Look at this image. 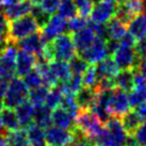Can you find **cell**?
Segmentation results:
<instances>
[{
  "label": "cell",
  "mask_w": 146,
  "mask_h": 146,
  "mask_svg": "<svg viewBox=\"0 0 146 146\" xmlns=\"http://www.w3.org/2000/svg\"><path fill=\"white\" fill-rule=\"evenodd\" d=\"M126 137L127 133L121 119L115 116H111L106 122L102 131L89 140L93 143L94 146H123Z\"/></svg>",
  "instance_id": "6da1fadb"
},
{
  "label": "cell",
  "mask_w": 146,
  "mask_h": 146,
  "mask_svg": "<svg viewBox=\"0 0 146 146\" xmlns=\"http://www.w3.org/2000/svg\"><path fill=\"white\" fill-rule=\"evenodd\" d=\"M75 127L81 132L85 138L91 139L102 130L105 124L97 117L90 108L81 109L79 108L77 114L74 118Z\"/></svg>",
  "instance_id": "7a4b0ae2"
},
{
  "label": "cell",
  "mask_w": 146,
  "mask_h": 146,
  "mask_svg": "<svg viewBox=\"0 0 146 146\" xmlns=\"http://www.w3.org/2000/svg\"><path fill=\"white\" fill-rule=\"evenodd\" d=\"M38 30L40 27L31 14L18 17L16 19L9 21V41L16 43L17 41L36 32Z\"/></svg>",
  "instance_id": "3957f363"
},
{
  "label": "cell",
  "mask_w": 146,
  "mask_h": 146,
  "mask_svg": "<svg viewBox=\"0 0 146 146\" xmlns=\"http://www.w3.org/2000/svg\"><path fill=\"white\" fill-rule=\"evenodd\" d=\"M53 60L68 62L77 53L72 34L62 33L49 42Z\"/></svg>",
  "instance_id": "277c9868"
},
{
  "label": "cell",
  "mask_w": 146,
  "mask_h": 146,
  "mask_svg": "<svg viewBox=\"0 0 146 146\" xmlns=\"http://www.w3.org/2000/svg\"><path fill=\"white\" fill-rule=\"evenodd\" d=\"M8 91L3 98V106L7 108L14 109L23 102L27 100L29 95V89L25 84L23 79L13 77L9 80Z\"/></svg>",
  "instance_id": "5b68a950"
},
{
  "label": "cell",
  "mask_w": 146,
  "mask_h": 146,
  "mask_svg": "<svg viewBox=\"0 0 146 146\" xmlns=\"http://www.w3.org/2000/svg\"><path fill=\"white\" fill-rule=\"evenodd\" d=\"M18 47L15 43L9 42L2 52L0 53V78L11 80L16 74V56Z\"/></svg>",
  "instance_id": "8992f818"
},
{
  "label": "cell",
  "mask_w": 146,
  "mask_h": 146,
  "mask_svg": "<svg viewBox=\"0 0 146 146\" xmlns=\"http://www.w3.org/2000/svg\"><path fill=\"white\" fill-rule=\"evenodd\" d=\"M112 54H113L114 62L116 63L119 69H137L141 62L137 58L133 47H131V46L118 44V46Z\"/></svg>",
  "instance_id": "52a82bcc"
},
{
  "label": "cell",
  "mask_w": 146,
  "mask_h": 146,
  "mask_svg": "<svg viewBox=\"0 0 146 146\" xmlns=\"http://www.w3.org/2000/svg\"><path fill=\"white\" fill-rule=\"evenodd\" d=\"M117 3L114 0H94L90 17L93 21L106 24L115 14Z\"/></svg>",
  "instance_id": "ba28073f"
},
{
  "label": "cell",
  "mask_w": 146,
  "mask_h": 146,
  "mask_svg": "<svg viewBox=\"0 0 146 146\" xmlns=\"http://www.w3.org/2000/svg\"><path fill=\"white\" fill-rule=\"evenodd\" d=\"M67 31V21L59 14H52L47 24L40 29V34L45 43L52 41L54 37Z\"/></svg>",
  "instance_id": "9c48e42d"
},
{
  "label": "cell",
  "mask_w": 146,
  "mask_h": 146,
  "mask_svg": "<svg viewBox=\"0 0 146 146\" xmlns=\"http://www.w3.org/2000/svg\"><path fill=\"white\" fill-rule=\"evenodd\" d=\"M129 110L130 105L127 92L115 88L111 96V99H110L109 106H108V111L110 115L121 118Z\"/></svg>",
  "instance_id": "30bf717a"
},
{
  "label": "cell",
  "mask_w": 146,
  "mask_h": 146,
  "mask_svg": "<svg viewBox=\"0 0 146 146\" xmlns=\"http://www.w3.org/2000/svg\"><path fill=\"white\" fill-rule=\"evenodd\" d=\"M106 42L107 41L100 37H95L93 43L82 52L79 53V56L83 58L89 64H96L97 62L105 59L107 56H109Z\"/></svg>",
  "instance_id": "8fae6325"
},
{
  "label": "cell",
  "mask_w": 146,
  "mask_h": 146,
  "mask_svg": "<svg viewBox=\"0 0 146 146\" xmlns=\"http://www.w3.org/2000/svg\"><path fill=\"white\" fill-rule=\"evenodd\" d=\"M46 145H65L68 146L74 141L72 130L63 129L57 126H49L45 130Z\"/></svg>",
  "instance_id": "7c38bea8"
},
{
  "label": "cell",
  "mask_w": 146,
  "mask_h": 146,
  "mask_svg": "<svg viewBox=\"0 0 146 146\" xmlns=\"http://www.w3.org/2000/svg\"><path fill=\"white\" fill-rule=\"evenodd\" d=\"M15 44L21 50L28 51V52L32 53V54H34L36 57V56H40L43 52V49H44V46L46 43L42 40V36L41 34H40V30H38L36 32L32 33V34H30L28 36L17 41Z\"/></svg>",
  "instance_id": "4fadbf2b"
},
{
  "label": "cell",
  "mask_w": 146,
  "mask_h": 146,
  "mask_svg": "<svg viewBox=\"0 0 146 146\" xmlns=\"http://www.w3.org/2000/svg\"><path fill=\"white\" fill-rule=\"evenodd\" d=\"M72 37H73L74 45L76 47L77 52L80 53L93 43L94 38L96 37V35H95L93 30L86 25L84 28L80 29V30H78L76 32H73Z\"/></svg>",
  "instance_id": "5bb4252c"
},
{
  "label": "cell",
  "mask_w": 146,
  "mask_h": 146,
  "mask_svg": "<svg viewBox=\"0 0 146 146\" xmlns=\"http://www.w3.org/2000/svg\"><path fill=\"white\" fill-rule=\"evenodd\" d=\"M36 57L32 53L19 50L17 51L16 56V75L18 77H24L27 73H29L35 66Z\"/></svg>",
  "instance_id": "9a60e30c"
},
{
  "label": "cell",
  "mask_w": 146,
  "mask_h": 146,
  "mask_svg": "<svg viewBox=\"0 0 146 146\" xmlns=\"http://www.w3.org/2000/svg\"><path fill=\"white\" fill-rule=\"evenodd\" d=\"M51 123L57 127L67 130H72L75 126L74 116L61 106L51 110Z\"/></svg>",
  "instance_id": "2e32d148"
},
{
  "label": "cell",
  "mask_w": 146,
  "mask_h": 146,
  "mask_svg": "<svg viewBox=\"0 0 146 146\" xmlns=\"http://www.w3.org/2000/svg\"><path fill=\"white\" fill-rule=\"evenodd\" d=\"M32 7L33 3L31 1H29V0H21L19 2H17L15 4L4 7L3 13L5 17H7V19L10 21H13V19H16L18 17L30 14L31 10H32Z\"/></svg>",
  "instance_id": "e0dca14e"
},
{
  "label": "cell",
  "mask_w": 146,
  "mask_h": 146,
  "mask_svg": "<svg viewBox=\"0 0 146 146\" xmlns=\"http://www.w3.org/2000/svg\"><path fill=\"white\" fill-rule=\"evenodd\" d=\"M15 114L17 116V119L19 122L21 127H28L30 124L33 122V113H34V106L29 102L25 100L21 104L17 106L16 108H14Z\"/></svg>",
  "instance_id": "ac0fdd59"
},
{
  "label": "cell",
  "mask_w": 146,
  "mask_h": 146,
  "mask_svg": "<svg viewBox=\"0 0 146 146\" xmlns=\"http://www.w3.org/2000/svg\"><path fill=\"white\" fill-rule=\"evenodd\" d=\"M114 83L115 88L123 90L125 92H130L134 89L133 85V69L127 68L118 70L117 74L114 76Z\"/></svg>",
  "instance_id": "d6986e66"
},
{
  "label": "cell",
  "mask_w": 146,
  "mask_h": 146,
  "mask_svg": "<svg viewBox=\"0 0 146 146\" xmlns=\"http://www.w3.org/2000/svg\"><path fill=\"white\" fill-rule=\"evenodd\" d=\"M96 90L92 86H82L81 89L75 94V99L79 108L81 109H86L91 108L96 98Z\"/></svg>",
  "instance_id": "ffe728a7"
},
{
  "label": "cell",
  "mask_w": 146,
  "mask_h": 146,
  "mask_svg": "<svg viewBox=\"0 0 146 146\" xmlns=\"http://www.w3.org/2000/svg\"><path fill=\"white\" fill-rule=\"evenodd\" d=\"M96 72H97L98 78H105V77H111L113 78L119 68L117 67L116 63L114 62L113 58L107 56L105 59L100 60L95 65Z\"/></svg>",
  "instance_id": "44dd1931"
},
{
  "label": "cell",
  "mask_w": 146,
  "mask_h": 146,
  "mask_svg": "<svg viewBox=\"0 0 146 146\" xmlns=\"http://www.w3.org/2000/svg\"><path fill=\"white\" fill-rule=\"evenodd\" d=\"M128 32L132 34V36L137 40L143 38L146 36V14L141 13L138 14L129 21Z\"/></svg>",
  "instance_id": "7402d4cb"
},
{
  "label": "cell",
  "mask_w": 146,
  "mask_h": 146,
  "mask_svg": "<svg viewBox=\"0 0 146 146\" xmlns=\"http://www.w3.org/2000/svg\"><path fill=\"white\" fill-rule=\"evenodd\" d=\"M33 122L40 126L43 129L51 126V109H49L47 106H40L34 107V113H33Z\"/></svg>",
  "instance_id": "603a6c76"
},
{
  "label": "cell",
  "mask_w": 146,
  "mask_h": 146,
  "mask_svg": "<svg viewBox=\"0 0 146 146\" xmlns=\"http://www.w3.org/2000/svg\"><path fill=\"white\" fill-rule=\"evenodd\" d=\"M119 119L122 122V125L125 129L126 133L129 135H133L135 130L138 129V127L142 123V119L139 116V114L135 111H130V110L128 112H126Z\"/></svg>",
  "instance_id": "cb8c5ba5"
},
{
  "label": "cell",
  "mask_w": 146,
  "mask_h": 146,
  "mask_svg": "<svg viewBox=\"0 0 146 146\" xmlns=\"http://www.w3.org/2000/svg\"><path fill=\"white\" fill-rule=\"evenodd\" d=\"M26 131L31 146H46L45 131L43 128L32 123L28 127H26Z\"/></svg>",
  "instance_id": "d4e9b609"
},
{
  "label": "cell",
  "mask_w": 146,
  "mask_h": 146,
  "mask_svg": "<svg viewBox=\"0 0 146 146\" xmlns=\"http://www.w3.org/2000/svg\"><path fill=\"white\" fill-rule=\"evenodd\" d=\"M49 67L52 72L54 77L57 78L58 82H64L70 77V69L68 64L65 61H59V60H52L49 62Z\"/></svg>",
  "instance_id": "484cf974"
},
{
  "label": "cell",
  "mask_w": 146,
  "mask_h": 146,
  "mask_svg": "<svg viewBox=\"0 0 146 146\" xmlns=\"http://www.w3.org/2000/svg\"><path fill=\"white\" fill-rule=\"evenodd\" d=\"M57 84L60 86L63 94H68V95H75L83 86L81 75H75V74H72L66 81L58 82Z\"/></svg>",
  "instance_id": "4316f807"
},
{
  "label": "cell",
  "mask_w": 146,
  "mask_h": 146,
  "mask_svg": "<svg viewBox=\"0 0 146 146\" xmlns=\"http://www.w3.org/2000/svg\"><path fill=\"white\" fill-rule=\"evenodd\" d=\"M0 116H1L2 126L7 131H13L21 127L14 109L3 107V109L0 111Z\"/></svg>",
  "instance_id": "83f0119b"
},
{
  "label": "cell",
  "mask_w": 146,
  "mask_h": 146,
  "mask_svg": "<svg viewBox=\"0 0 146 146\" xmlns=\"http://www.w3.org/2000/svg\"><path fill=\"white\" fill-rule=\"evenodd\" d=\"M7 141L10 146H31L26 128H18L7 132Z\"/></svg>",
  "instance_id": "f1b7e54d"
},
{
  "label": "cell",
  "mask_w": 146,
  "mask_h": 146,
  "mask_svg": "<svg viewBox=\"0 0 146 146\" xmlns=\"http://www.w3.org/2000/svg\"><path fill=\"white\" fill-rule=\"evenodd\" d=\"M107 23H108V24L106 25V26H107L109 38L119 41L121 37L127 32V30H126V25L121 23V21H118V19H116L115 17H112V18H111L109 21H107Z\"/></svg>",
  "instance_id": "f546056e"
},
{
  "label": "cell",
  "mask_w": 146,
  "mask_h": 146,
  "mask_svg": "<svg viewBox=\"0 0 146 146\" xmlns=\"http://www.w3.org/2000/svg\"><path fill=\"white\" fill-rule=\"evenodd\" d=\"M49 89L45 85H40L37 88L31 89V91L29 92L28 98L29 102H31L34 107H40V106L45 105V100L47 97Z\"/></svg>",
  "instance_id": "4dcf8cb0"
},
{
  "label": "cell",
  "mask_w": 146,
  "mask_h": 146,
  "mask_svg": "<svg viewBox=\"0 0 146 146\" xmlns=\"http://www.w3.org/2000/svg\"><path fill=\"white\" fill-rule=\"evenodd\" d=\"M63 98V92L60 89L59 85H54L53 88H50V90L48 91L47 97L45 100V106H47L49 109L53 110L54 108H57L60 106L61 100Z\"/></svg>",
  "instance_id": "1f68e13d"
},
{
  "label": "cell",
  "mask_w": 146,
  "mask_h": 146,
  "mask_svg": "<svg viewBox=\"0 0 146 146\" xmlns=\"http://www.w3.org/2000/svg\"><path fill=\"white\" fill-rule=\"evenodd\" d=\"M58 14L65 19H69L78 14L77 7L74 0H61L58 8Z\"/></svg>",
  "instance_id": "d6a6232c"
},
{
  "label": "cell",
  "mask_w": 146,
  "mask_h": 146,
  "mask_svg": "<svg viewBox=\"0 0 146 146\" xmlns=\"http://www.w3.org/2000/svg\"><path fill=\"white\" fill-rule=\"evenodd\" d=\"M82 77V84L84 86H92L95 88V85L98 82V75L96 72L95 64H91L88 66V68L84 70V73L81 75Z\"/></svg>",
  "instance_id": "836d02e7"
},
{
  "label": "cell",
  "mask_w": 146,
  "mask_h": 146,
  "mask_svg": "<svg viewBox=\"0 0 146 146\" xmlns=\"http://www.w3.org/2000/svg\"><path fill=\"white\" fill-rule=\"evenodd\" d=\"M68 62L70 73L75 74V75H82L84 73L85 69L88 68V66H89V63L80 56H75Z\"/></svg>",
  "instance_id": "e575fe53"
},
{
  "label": "cell",
  "mask_w": 146,
  "mask_h": 146,
  "mask_svg": "<svg viewBox=\"0 0 146 146\" xmlns=\"http://www.w3.org/2000/svg\"><path fill=\"white\" fill-rule=\"evenodd\" d=\"M24 82L27 85L28 89H34L40 85L43 84V80H42L41 74L37 72V69L34 67L32 68L29 73H27L24 76Z\"/></svg>",
  "instance_id": "d590c367"
},
{
  "label": "cell",
  "mask_w": 146,
  "mask_h": 146,
  "mask_svg": "<svg viewBox=\"0 0 146 146\" xmlns=\"http://www.w3.org/2000/svg\"><path fill=\"white\" fill-rule=\"evenodd\" d=\"M30 14H31L33 18L35 19L36 24L38 25V27H40V29L43 28L45 25L47 24V21H49V18H50V16H51V15H49L48 13L45 12L44 10L40 7V4L38 3L33 4L32 10H31Z\"/></svg>",
  "instance_id": "8d00e7d4"
},
{
  "label": "cell",
  "mask_w": 146,
  "mask_h": 146,
  "mask_svg": "<svg viewBox=\"0 0 146 146\" xmlns=\"http://www.w3.org/2000/svg\"><path fill=\"white\" fill-rule=\"evenodd\" d=\"M63 109H65L67 112L72 114L75 118V115L77 114L78 110H79V106L76 102L75 99V95H68V94H63V98L60 104Z\"/></svg>",
  "instance_id": "74e56055"
},
{
  "label": "cell",
  "mask_w": 146,
  "mask_h": 146,
  "mask_svg": "<svg viewBox=\"0 0 146 146\" xmlns=\"http://www.w3.org/2000/svg\"><path fill=\"white\" fill-rule=\"evenodd\" d=\"M145 92L138 89H132L128 94V100H129L130 108H137L141 104L145 102Z\"/></svg>",
  "instance_id": "f35d334b"
},
{
  "label": "cell",
  "mask_w": 146,
  "mask_h": 146,
  "mask_svg": "<svg viewBox=\"0 0 146 146\" xmlns=\"http://www.w3.org/2000/svg\"><path fill=\"white\" fill-rule=\"evenodd\" d=\"M88 25L86 17H83L81 15H75L74 17L69 18V21L67 23V31L70 32H76L80 29L84 28Z\"/></svg>",
  "instance_id": "ab89813d"
},
{
  "label": "cell",
  "mask_w": 146,
  "mask_h": 146,
  "mask_svg": "<svg viewBox=\"0 0 146 146\" xmlns=\"http://www.w3.org/2000/svg\"><path fill=\"white\" fill-rule=\"evenodd\" d=\"M114 17L118 19V21L123 23L124 25H127L129 24V21L133 18L134 16H132V14L127 10L124 3H121V4H117V7H116V10H115V14H114Z\"/></svg>",
  "instance_id": "60d3db41"
},
{
  "label": "cell",
  "mask_w": 146,
  "mask_h": 146,
  "mask_svg": "<svg viewBox=\"0 0 146 146\" xmlns=\"http://www.w3.org/2000/svg\"><path fill=\"white\" fill-rule=\"evenodd\" d=\"M123 3L127 8V10L132 14V16H135L144 12V4L142 0H125Z\"/></svg>",
  "instance_id": "b9f144b4"
},
{
  "label": "cell",
  "mask_w": 146,
  "mask_h": 146,
  "mask_svg": "<svg viewBox=\"0 0 146 146\" xmlns=\"http://www.w3.org/2000/svg\"><path fill=\"white\" fill-rule=\"evenodd\" d=\"M60 2L61 0H40L38 4L45 12L48 13L49 15H52L58 11Z\"/></svg>",
  "instance_id": "7bdbcfd3"
},
{
  "label": "cell",
  "mask_w": 146,
  "mask_h": 146,
  "mask_svg": "<svg viewBox=\"0 0 146 146\" xmlns=\"http://www.w3.org/2000/svg\"><path fill=\"white\" fill-rule=\"evenodd\" d=\"M135 56L140 61H142L143 59L146 58V36L140 40H137L133 46Z\"/></svg>",
  "instance_id": "ee69618b"
},
{
  "label": "cell",
  "mask_w": 146,
  "mask_h": 146,
  "mask_svg": "<svg viewBox=\"0 0 146 146\" xmlns=\"http://www.w3.org/2000/svg\"><path fill=\"white\" fill-rule=\"evenodd\" d=\"M133 85L135 89L146 91V78L139 68L133 69Z\"/></svg>",
  "instance_id": "f6af8a7d"
},
{
  "label": "cell",
  "mask_w": 146,
  "mask_h": 146,
  "mask_svg": "<svg viewBox=\"0 0 146 146\" xmlns=\"http://www.w3.org/2000/svg\"><path fill=\"white\" fill-rule=\"evenodd\" d=\"M134 139L137 140L140 146H146V121L144 123H141V125L138 127L133 133Z\"/></svg>",
  "instance_id": "bcb514c9"
},
{
  "label": "cell",
  "mask_w": 146,
  "mask_h": 146,
  "mask_svg": "<svg viewBox=\"0 0 146 146\" xmlns=\"http://www.w3.org/2000/svg\"><path fill=\"white\" fill-rule=\"evenodd\" d=\"M9 21L4 15L3 11L0 10V37H8Z\"/></svg>",
  "instance_id": "7dc6e473"
},
{
  "label": "cell",
  "mask_w": 146,
  "mask_h": 146,
  "mask_svg": "<svg viewBox=\"0 0 146 146\" xmlns=\"http://www.w3.org/2000/svg\"><path fill=\"white\" fill-rule=\"evenodd\" d=\"M68 146H94L88 138H76Z\"/></svg>",
  "instance_id": "c3c4849f"
},
{
  "label": "cell",
  "mask_w": 146,
  "mask_h": 146,
  "mask_svg": "<svg viewBox=\"0 0 146 146\" xmlns=\"http://www.w3.org/2000/svg\"><path fill=\"white\" fill-rule=\"evenodd\" d=\"M8 85H9L8 80L0 78V102H2V100H3L4 96H5V94H7V91H8Z\"/></svg>",
  "instance_id": "681fc988"
},
{
  "label": "cell",
  "mask_w": 146,
  "mask_h": 146,
  "mask_svg": "<svg viewBox=\"0 0 146 146\" xmlns=\"http://www.w3.org/2000/svg\"><path fill=\"white\" fill-rule=\"evenodd\" d=\"M135 109H137L135 110V112L139 114V116L141 117V119L145 122L146 121V102L141 104V105L138 106Z\"/></svg>",
  "instance_id": "f907efd6"
},
{
  "label": "cell",
  "mask_w": 146,
  "mask_h": 146,
  "mask_svg": "<svg viewBox=\"0 0 146 146\" xmlns=\"http://www.w3.org/2000/svg\"><path fill=\"white\" fill-rule=\"evenodd\" d=\"M123 146H140V145H139V143L137 142V140L134 139L133 135H129V134H127L125 143H124V145Z\"/></svg>",
  "instance_id": "816d5d0a"
},
{
  "label": "cell",
  "mask_w": 146,
  "mask_h": 146,
  "mask_svg": "<svg viewBox=\"0 0 146 146\" xmlns=\"http://www.w3.org/2000/svg\"><path fill=\"white\" fill-rule=\"evenodd\" d=\"M139 70L141 72V73L145 76V78H146V58L145 59H143L142 61L140 62V64H139Z\"/></svg>",
  "instance_id": "f5cc1de1"
},
{
  "label": "cell",
  "mask_w": 146,
  "mask_h": 146,
  "mask_svg": "<svg viewBox=\"0 0 146 146\" xmlns=\"http://www.w3.org/2000/svg\"><path fill=\"white\" fill-rule=\"evenodd\" d=\"M21 0H4L3 1V5L4 7H8V5H12V4H15L17 2H19Z\"/></svg>",
  "instance_id": "db71d44e"
},
{
  "label": "cell",
  "mask_w": 146,
  "mask_h": 146,
  "mask_svg": "<svg viewBox=\"0 0 146 146\" xmlns=\"http://www.w3.org/2000/svg\"><path fill=\"white\" fill-rule=\"evenodd\" d=\"M0 130H5L2 126V122H1V116H0Z\"/></svg>",
  "instance_id": "11a10c76"
},
{
  "label": "cell",
  "mask_w": 146,
  "mask_h": 146,
  "mask_svg": "<svg viewBox=\"0 0 146 146\" xmlns=\"http://www.w3.org/2000/svg\"><path fill=\"white\" fill-rule=\"evenodd\" d=\"M114 1H115V2H116L117 4H121V3H123L125 0H114Z\"/></svg>",
  "instance_id": "9f6ffc18"
},
{
  "label": "cell",
  "mask_w": 146,
  "mask_h": 146,
  "mask_svg": "<svg viewBox=\"0 0 146 146\" xmlns=\"http://www.w3.org/2000/svg\"><path fill=\"white\" fill-rule=\"evenodd\" d=\"M29 1H31L33 4H35V3H38L40 2V0H29Z\"/></svg>",
  "instance_id": "6f0895ef"
},
{
  "label": "cell",
  "mask_w": 146,
  "mask_h": 146,
  "mask_svg": "<svg viewBox=\"0 0 146 146\" xmlns=\"http://www.w3.org/2000/svg\"><path fill=\"white\" fill-rule=\"evenodd\" d=\"M143 4H144V11H146V0H142Z\"/></svg>",
  "instance_id": "680465c9"
},
{
  "label": "cell",
  "mask_w": 146,
  "mask_h": 146,
  "mask_svg": "<svg viewBox=\"0 0 146 146\" xmlns=\"http://www.w3.org/2000/svg\"><path fill=\"white\" fill-rule=\"evenodd\" d=\"M3 1H4V0H0V5L3 3Z\"/></svg>",
  "instance_id": "91938a15"
},
{
  "label": "cell",
  "mask_w": 146,
  "mask_h": 146,
  "mask_svg": "<svg viewBox=\"0 0 146 146\" xmlns=\"http://www.w3.org/2000/svg\"><path fill=\"white\" fill-rule=\"evenodd\" d=\"M48 146H65V145H48Z\"/></svg>",
  "instance_id": "94428289"
},
{
  "label": "cell",
  "mask_w": 146,
  "mask_h": 146,
  "mask_svg": "<svg viewBox=\"0 0 146 146\" xmlns=\"http://www.w3.org/2000/svg\"><path fill=\"white\" fill-rule=\"evenodd\" d=\"M145 102H146V92H145Z\"/></svg>",
  "instance_id": "6125c7cd"
}]
</instances>
